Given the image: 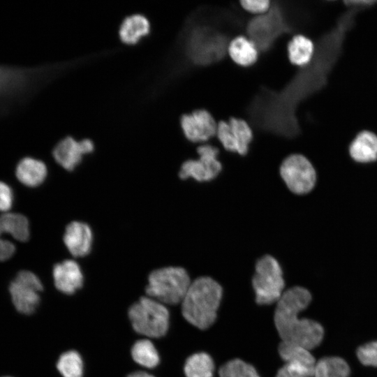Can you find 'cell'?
Returning <instances> with one entry per match:
<instances>
[{"mask_svg": "<svg viewBox=\"0 0 377 377\" xmlns=\"http://www.w3.org/2000/svg\"><path fill=\"white\" fill-rule=\"evenodd\" d=\"M238 17L231 10L206 8L192 13L179 33L163 82L221 61L228 53L232 30L240 27Z\"/></svg>", "mask_w": 377, "mask_h": 377, "instance_id": "6da1fadb", "label": "cell"}, {"mask_svg": "<svg viewBox=\"0 0 377 377\" xmlns=\"http://www.w3.org/2000/svg\"><path fill=\"white\" fill-rule=\"evenodd\" d=\"M88 61L89 57H84L29 68L0 65V114L25 101L55 77Z\"/></svg>", "mask_w": 377, "mask_h": 377, "instance_id": "7a4b0ae2", "label": "cell"}, {"mask_svg": "<svg viewBox=\"0 0 377 377\" xmlns=\"http://www.w3.org/2000/svg\"><path fill=\"white\" fill-rule=\"evenodd\" d=\"M311 301L310 292L294 286L283 293L274 311V324L282 341L293 343L309 350L317 347L324 337V329L318 322L299 317Z\"/></svg>", "mask_w": 377, "mask_h": 377, "instance_id": "3957f363", "label": "cell"}, {"mask_svg": "<svg viewBox=\"0 0 377 377\" xmlns=\"http://www.w3.org/2000/svg\"><path fill=\"white\" fill-rule=\"evenodd\" d=\"M223 290L209 276L195 279L182 302V313L191 325L200 330L209 328L216 318Z\"/></svg>", "mask_w": 377, "mask_h": 377, "instance_id": "277c9868", "label": "cell"}, {"mask_svg": "<svg viewBox=\"0 0 377 377\" xmlns=\"http://www.w3.org/2000/svg\"><path fill=\"white\" fill-rule=\"evenodd\" d=\"M290 11L281 2L273 1L265 13L256 15L247 22L246 34L259 52L269 51L281 36L298 29V22Z\"/></svg>", "mask_w": 377, "mask_h": 377, "instance_id": "5b68a950", "label": "cell"}, {"mask_svg": "<svg viewBox=\"0 0 377 377\" xmlns=\"http://www.w3.org/2000/svg\"><path fill=\"white\" fill-rule=\"evenodd\" d=\"M188 274L180 267H166L152 271L148 277L146 294L163 304L182 302L191 285Z\"/></svg>", "mask_w": 377, "mask_h": 377, "instance_id": "8992f818", "label": "cell"}, {"mask_svg": "<svg viewBox=\"0 0 377 377\" xmlns=\"http://www.w3.org/2000/svg\"><path fill=\"white\" fill-rule=\"evenodd\" d=\"M128 316L133 330L145 337L161 338L168 330V309L150 297H142L133 303L128 309Z\"/></svg>", "mask_w": 377, "mask_h": 377, "instance_id": "52a82bcc", "label": "cell"}, {"mask_svg": "<svg viewBox=\"0 0 377 377\" xmlns=\"http://www.w3.org/2000/svg\"><path fill=\"white\" fill-rule=\"evenodd\" d=\"M252 286L258 304H271L280 299L285 282L281 267L274 257L265 255L257 261Z\"/></svg>", "mask_w": 377, "mask_h": 377, "instance_id": "ba28073f", "label": "cell"}, {"mask_svg": "<svg viewBox=\"0 0 377 377\" xmlns=\"http://www.w3.org/2000/svg\"><path fill=\"white\" fill-rule=\"evenodd\" d=\"M280 175L288 189L297 195L310 192L316 182V170L304 155L293 154L282 162Z\"/></svg>", "mask_w": 377, "mask_h": 377, "instance_id": "9c48e42d", "label": "cell"}, {"mask_svg": "<svg viewBox=\"0 0 377 377\" xmlns=\"http://www.w3.org/2000/svg\"><path fill=\"white\" fill-rule=\"evenodd\" d=\"M43 284L39 278L27 270L20 272L10 283L9 291L15 309L22 313H34L40 302Z\"/></svg>", "mask_w": 377, "mask_h": 377, "instance_id": "30bf717a", "label": "cell"}, {"mask_svg": "<svg viewBox=\"0 0 377 377\" xmlns=\"http://www.w3.org/2000/svg\"><path fill=\"white\" fill-rule=\"evenodd\" d=\"M219 149L211 145H203L197 148L198 159L184 162L179 172L182 179L190 177L198 182H207L214 179L221 172L222 166L217 159Z\"/></svg>", "mask_w": 377, "mask_h": 377, "instance_id": "8fae6325", "label": "cell"}, {"mask_svg": "<svg viewBox=\"0 0 377 377\" xmlns=\"http://www.w3.org/2000/svg\"><path fill=\"white\" fill-rule=\"evenodd\" d=\"M216 135L225 149L242 156L248 153L253 140V131L249 124L242 119L233 117L228 121L218 123Z\"/></svg>", "mask_w": 377, "mask_h": 377, "instance_id": "7c38bea8", "label": "cell"}, {"mask_svg": "<svg viewBox=\"0 0 377 377\" xmlns=\"http://www.w3.org/2000/svg\"><path fill=\"white\" fill-rule=\"evenodd\" d=\"M180 126L185 138L191 142H206L216 135L214 117L205 109H197L180 117Z\"/></svg>", "mask_w": 377, "mask_h": 377, "instance_id": "4fadbf2b", "label": "cell"}, {"mask_svg": "<svg viewBox=\"0 0 377 377\" xmlns=\"http://www.w3.org/2000/svg\"><path fill=\"white\" fill-rule=\"evenodd\" d=\"M8 234L20 242L29 239V221L24 215L18 213L6 212L0 216V261H4L13 256L15 246L13 242L3 238Z\"/></svg>", "mask_w": 377, "mask_h": 377, "instance_id": "5bb4252c", "label": "cell"}, {"mask_svg": "<svg viewBox=\"0 0 377 377\" xmlns=\"http://www.w3.org/2000/svg\"><path fill=\"white\" fill-rule=\"evenodd\" d=\"M94 150V144L90 139L77 140L71 136L61 140L54 147V160L66 170L71 171L82 161L84 155Z\"/></svg>", "mask_w": 377, "mask_h": 377, "instance_id": "9a60e30c", "label": "cell"}, {"mask_svg": "<svg viewBox=\"0 0 377 377\" xmlns=\"http://www.w3.org/2000/svg\"><path fill=\"white\" fill-rule=\"evenodd\" d=\"M54 286L66 295H72L83 285V274L80 265L73 260L57 263L52 271Z\"/></svg>", "mask_w": 377, "mask_h": 377, "instance_id": "2e32d148", "label": "cell"}, {"mask_svg": "<svg viewBox=\"0 0 377 377\" xmlns=\"http://www.w3.org/2000/svg\"><path fill=\"white\" fill-rule=\"evenodd\" d=\"M92 242V231L86 223L73 221L66 226L64 242L73 256H87L91 251Z\"/></svg>", "mask_w": 377, "mask_h": 377, "instance_id": "e0dca14e", "label": "cell"}, {"mask_svg": "<svg viewBox=\"0 0 377 377\" xmlns=\"http://www.w3.org/2000/svg\"><path fill=\"white\" fill-rule=\"evenodd\" d=\"M350 158L360 163H368L377 160V134L369 130L357 133L348 145Z\"/></svg>", "mask_w": 377, "mask_h": 377, "instance_id": "ac0fdd59", "label": "cell"}, {"mask_svg": "<svg viewBox=\"0 0 377 377\" xmlns=\"http://www.w3.org/2000/svg\"><path fill=\"white\" fill-rule=\"evenodd\" d=\"M151 31V24L142 14H133L126 17L121 22L118 31L120 40L126 45L138 43Z\"/></svg>", "mask_w": 377, "mask_h": 377, "instance_id": "d6986e66", "label": "cell"}, {"mask_svg": "<svg viewBox=\"0 0 377 377\" xmlns=\"http://www.w3.org/2000/svg\"><path fill=\"white\" fill-rule=\"evenodd\" d=\"M47 174L46 165L41 161L26 157L22 159L16 167L15 175L24 185L36 187L41 184Z\"/></svg>", "mask_w": 377, "mask_h": 377, "instance_id": "ffe728a7", "label": "cell"}, {"mask_svg": "<svg viewBox=\"0 0 377 377\" xmlns=\"http://www.w3.org/2000/svg\"><path fill=\"white\" fill-rule=\"evenodd\" d=\"M258 50L253 42L242 35L231 39L228 47V54L237 64L249 67L254 64L258 57Z\"/></svg>", "mask_w": 377, "mask_h": 377, "instance_id": "44dd1931", "label": "cell"}, {"mask_svg": "<svg viewBox=\"0 0 377 377\" xmlns=\"http://www.w3.org/2000/svg\"><path fill=\"white\" fill-rule=\"evenodd\" d=\"M287 50L290 62L302 68L312 61L316 52V45L309 37L303 34H296L288 42Z\"/></svg>", "mask_w": 377, "mask_h": 377, "instance_id": "7402d4cb", "label": "cell"}, {"mask_svg": "<svg viewBox=\"0 0 377 377\" xmlns=\"http://www.w3.org/2000/svg\"><path fill=\"white\" fill-rule=\"evenodd\" d=\"M214 363L207 353H196L189 356L185 362L184 371L186 377H213Z\"/></svg>", "mask_w": 377, "mask_h": 377, "instance_id": "603a6c76", "label": "cell"}, {"mask_svg": "<svg viewBox=\"0 0 377 377\" xmlns=\"http://www.w3.org/2000/svg\"><path fill=\"white\" fill-rule=\"evenodd\" d=\"M131 354L133 360L139 365L152 369L160 362V357L154 343L149 339L138 340L131 348Z\"/></svg>", "mask_w": 377, "mask_h": 377, "instance_id": "cb8c5ba5", "label": "cell"}, {"mask_svg": "<svg viewBox=\"0 0 377 377\" xmlns=\"http://www.w3.org/2000/svg\"><path fill=\"white\" fill-rule=\"evenodd\" d=\"M350 367L339 357H325L316 362L313 377H349Z\"/></svg>", "mask_w": 377, "mask_h": 377, "instance_id": "d4e9b609", "label": "cell"}, {"mask_svg": "<svg viewBox=\"0 0 377 377\" xmlns=\"http://www.w3.org/2000/svg\"><path fill=\"white\" fill-rule=\"evenodd\" d=\"M57 369L62 377H82L83 360L75 350H68L62 353L57 362Z\"/></svg>", "mask_w": 377, "mask_h": 377, "instance_id": "484cf974", "label": "cell"}, {"mask_svg": "<svg viewBox=\"0 0 377 377\" xmlns=\"http://www.w3.org/2000/svg\"><path fill=\"white\" fill-rule=\"evenodd\" d=\"M219 377H260L256 369L240 359L225 363L219 371Z\"/></svg>", "mask_w": 377, "mask_h": 377, "instance_id": "4316f807", "label": "cell"}, {"mask_svg": "<svg viewBox=\"0 0 377 377\" xmlns=\"http://www.w3.org/2000/svg\"><path fill=\"white\" fill-rule=\"evenodd\" d=\"M357 357L362 364L377 367V341L360 346L357 350Z\"/></svg>", "mask_w": 377, "mask_h": 377, "instance_id": "83f0119b", "label": "cell"}, {"mask_svg": "<svg viewBox=\"0 0 377 377\" xmlns=\"http://www.w3.org/2000/svg\"><path fill=\"white\" fill-rule=\"evenodd\" d=\"M239 3L244 10L257 15L265 13L272 4L269 0H242Z\"/></svg>", "mask_w": 377, "mask_h": 377, "instance_id": "f1b7e54d", "label": "cell"}, {"mask_svg": "<svg viewBox=\"0 0 377 377\" xmlns=\"http://www.w3.org/2000/svg\"><path fill=\"white\" fill-rule=\"evenodd\" d=\"M13 202V192L4 182H0V212H7Z\"/></svg>", "mask_w": 377, "mask_h": 377, "instance_id": "f546056e", "label": "cell"}, {"mask_svg": "<svg viewBox=\"0 0 377 377\" xmlns=\"http://www.w3.org/2000/svg\"><path fill=\"white\" fill-rule=\"evenodd\" d=\"M127 377H154L153 375L143 371H135L129 375Z\"/></svg>", "mask_w": 377, "mask_h": 377, "instance_id": "4dcf8cb0", "label": "cell"}, {"mask_svg": "<svg viewBox=\"0 0 377 377\" xmlns=\"http://www.w3.org/2000/svg\"><path fill=\"white\" fill-rule=\"evenodd\" d=\"M4 377H10V376H4Z\"/></svg>", "mask_w": 377, "mask_h": 377, "instance_id": "1f68e13d", "label": "cell"}]
</instances>
